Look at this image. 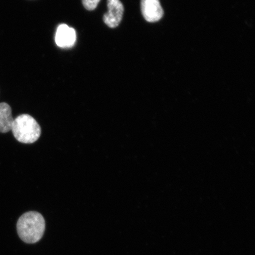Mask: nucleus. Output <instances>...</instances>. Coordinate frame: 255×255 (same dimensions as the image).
Here are the masks:
<instances>
[{"label":"nucleus","instance_id":"1","mask_svg":"<svg viewBox=\"0 0 255 255\" xmlns=\"http://www.w3.org/2000/svg\"><path fill=\"white\" fill-rule=\"evenodd\" d=\"M45 226V221L40 213L28 212L19 218L17 231L22 241L26 244H33L43 237Z\"/></svg>","mask_w":255,"mask_h":255},{"label":"nucleus","instance_id":"2","mask_svg":"<svg viewBox=\"0 0 255 255\" xmlns=\"http://www.w3.org/2000/svg\"><path fill=\"white\" fill-rule=\"evenodd\" d=\"M14 138L23 143H33L41 135V128L36 120L28 114H22L14 120L11 130Z\"/></svg>","mask_w":255,"mask_h":255},{"label":"nucleus","instance_id":"3","mask_svg":"<svg viewBox=\"0 0 255 255\" xmlns=\"http://www.w3.org/2000/svg\"><path fill=\"white\" fill-rule=\"evenodd\" d=\"M108 11L104 15V21L108 27L116 28L122 20L124 5L120 0H107Z\"/></svg>","mask_w":255,"mask_h":255},{"label":"nucleus","instance_id":"4","mask_svg":"<svg viewBox=\"0 0 255 255\" xmlns=\"http://www.w3.org/2000/svg\"><path fill=\"white\" fill-rule=\"evenodd\" d=\"M141 8L143 18L149 23L160 20L164 15L159 0H141Z\"/></svg>","mask_w":255,"mask_h":255},{"label":"nucleus","instance_id":"5","mask_svg":"<svg viewBox=\"0 0 255 255\" xmlns=\"http://www.w3.org/2000/svg\"><path fill=\"white\" fill-rule=\"evenodd\" d=\"M76 33L74 28L65 24H60L57 28L55 41L57 46L71 48L75 45Z\"/></svg>","mask_w":255,"mask_h":255},{"label":"nucleus","instance_id":"6","mask_svg":"<svg viewBox=\"0 0 255 255\" xmlns=\"http://www.w3.org/2000/svg\"><path fill=\"white\" fill-rule=\"evenodd\" d=\"M13 122L11 107L7 103L0 104V132H8Z\"/></svg>","mask_w":255,"mask_h":255},{"label":"nucleus","instance_id":"7","mask_svg":"<svg viewBox=\"0 0 255 255\" xmlns=\"http://www.w3.org/2000/svg\"><path fill=\"white\" fill-rule=\"evenodd\" d=\"M101 0H82L83 5L88 10H94L97 8Z\"/></svg>","mask_w":255,"mask_h":255}]
</instances>
